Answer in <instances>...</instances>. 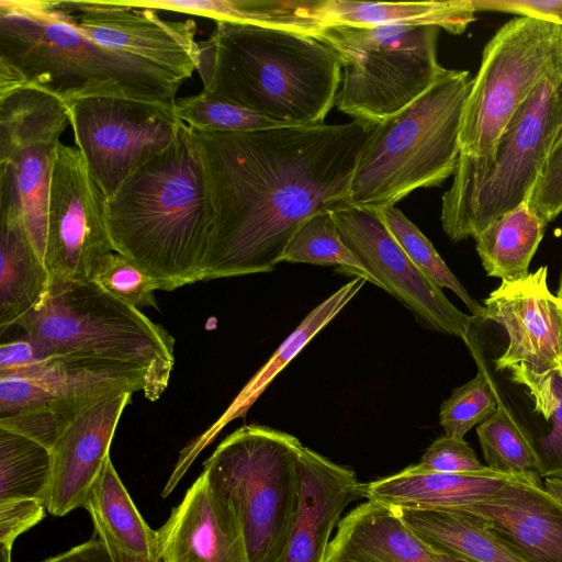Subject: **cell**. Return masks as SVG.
Segmentation results:
<instances>
[{"label":"cell","instance_id":"obj_1","mask_svg":"<svg viewBox=\"0 0 562 562\" xmlns=\"http://www.w3.org/2000/svg\"><path fill=\"white\" fill-rule=\"evenodd\" d=\"M374 126L192 130L214 213L202 281L272 271L310 216L347 204Z\"/></svg>","mask_w":562,"mask_h":562},{"label":"cell","instance_id":"obj_2","mask_svg":"<svg viewBox=\"0 0 562 562\" xmlns=\"http://www.w3.org/2000/svg\"><path fill=\"white\" fill-rule=\"evenodd\" d=\"M188 76L104 47L54 0H0V93L42 89L67 105L123 98L173 111Z\"/></svg>","mask_w":562,"mask_h":562},{"label":"cell","instance_id":"obj_3","mask_svg":"<svg viewBox=\"0 0 562 562\" xmlns=\"http://www.w3.org/2000/svg\"><path fill=\"white\" fill-rule=\"evenodd\" d=\"M115 252L155 277L162 291L202 281L214 225L204 170L192 130L140 166L108 199Z\"/></svg>","mask_w":562,"mask_h":562},{"label":"cell","instance_id":"obj_4","mask_svg":"<svg viewBox=\"0 0 562 562\" xmlns=\"http://www.w3.org/2000/svg\"><path fill=\"white\" fill-rule=\"evenodd\" d=\"M203 91L288 126L325 124L336 105L341 66L313 36L216 22L199 42Z\"/></svg>","mask_w":562,"mask_h":562},{"label":"cell","instance_id":"obj_5","mask_svg":"<svg viewBox=\"0 0 562 562\" xmlns=\"http://www.w3.org/2000/svg\"><path fill=\"white\" fill-rule=\"evenodd\" d=\"M472 78L447 69L407 106L372 130L358 160L348 205L394 206L416 189L453 176L460 127Z\"/></svg>","mask_w":562,"mask_h":562},{"label":"cell","instance_id":"obj_6","mask_svg":"<svg viewBox=\"0 0 562 562\" xmlns=\"http://www.w3.org/2000/svg\"><path fill=\"white\" fill-rule=\"evenodd\" d=\"M15 328L38 346L45 359H98L145 370L143 393L149 401L158 400L168 386L175 338L93 281L50 283L43 304Z\"/></svg>","mask_w":562,"mask_h":562},{"label":"cell","instance_id":"obj_7","mask_svg":"<svg viewBox=\"0 0 562 562\" xmlns=\"http://www.w3.org/2000/svg\"><path fill=\"white\" fill-rule=\"evenodd\" d=\"M562 127V78L541 82L507 125L492 160L459 156L441 198V225L452 241L475 237L525 202Z\"/></svg>","mask_w":562,"mask_h":562},{"label":"cell","instance_id":"obj_8","mask_svg":"<svg viewBox=\"0 0 562 562\" xmlns=\"http://www.w3.org/2000/svg\"><path fill=\"white\" fill-rule=\"evenodd\" d=\"M304 446L286 432L243 426L204 462L209 483L233 507L249 562H276L295 522Z\"/></svg>","mask_w":562,"mask_h":562},{"label":"cell","instance_id":"obj_9","mask_svg":"<svg viewBox=\"0 0 562 562\" xmlns=\"http://www.w3.org/2000/svg\"><path fill=\"white\" fill-rule=\"evenodd\" d=\"M434 25H327L315 38L339 58L337 109L378 125L397 113L442 74Z\"/></svg>","mask_w":562,"mask_h":562},{"label":"cell","instance_id":"obj_10","mask_svg":"<svg viewBox=\"0 0 562 562\" xmlns=\"http://www.w3.org/2000/svg\"><path fill=\"white\" fill-rule=\"evenodd\" d=\"M562 78V26L518 15L485 44L465 100L460 156L486 162L516 112L546 80Z\"/></svg>","mask_w":562,"mask_h":562},{"label":"cell","instance_id":"obj_11","mask_svg":"<svg viewBox=\"0 0 562 562\" xmlns=\"http://www.w3.org/2000/svg\"><path fill=\"white\" fill-rule=\"evenodd\" d=\"M68 124V105L42 89L0 93V212L22 218L42 260L55 153Z\"/></svg>","mask_w":562,"mask_h":562},{"label":"cell","instance_id":"obj_12","mask_svg":"<svg viewBox=\"0 0 562 562\" xmlns=\"http://www.w3.org/2000/svg\"><path fill=\"white\" fill-rule=\"evenodd\" d=\"M108 198L75 146L58 144L47 200L43 261L50 283L88 282L114 252Z\"/></svg>","mask_w":562,"mask_h":562},{"label":"cell","instance_id":"obj_13","mask_svg":"<svg viewBox=\"0 0 562 562\" xmlns=\"http://www.w3.org/2000/svg\"><path fill=\"white\" fill-rule=\"evenodd\" d=\"M68 108L76 147L108 199L168 148L182 124L171 110L123 98H88Z\"/></svg>","mask_w":562,"mask_h":562},{"label":"cell","instance_id":"obj_14","mask_svg":"<svg viewBox=\"0 0 562 562\" xmlns=\"http://www.w3.org/2000/svg\"><path fill=\"white\" fill-rule=\"evenodd\" d=\"M330 213L342 241L375 285L404 304L423 326L464 340L473 316L457 308L414 265L374 211L345 204Z\"/></svg>","mask_w":562,"mask_h":562},{"label":"cell","instance_id":"obj_15","mask_svg":"<svg viewBox=\"0 0 562 562\" xmlns=\"http://www.w3.org/2000/svg\"><path fill=\"white\" fill-rule=\"evenodd\" d=\"M60 7L89 38L184 74L189 78L199 63L196 24L192 19L168 21L157 11L122 1L61 0Z\"/></svg>","mask_w":562,"mask_h":562},{"label":"cell","instance_id":"obj_16","mask_svg":"<svg viewBox=\"0 0 562 562\" xmlns=\"http://www.w3.org/2000/svg\"><path fill=\"white\" fill-rule=\"evenodd\" d=\"M548 267L526 278L502 281L484 301L480 323L501 325L508 344L495 360L497 371L518 364L536 370L562 371L561 300L548 286Z\"/></svg>","mask_w":562,"mask_h":562},{"label":"cell","instance_id":"obj_17","mask_svg":"<svg viewBox=\"0 0 562 562\" xmlns=\"http://www.w3.org/2000/svg\"><path fill=\"white\" fill-rule=\"evenodd\" d=\"M146 386L145 370L117 362L50 357L24 369L0 374V418L52 404L135 393Z\"/></svg>","mask_w":562,"mask_h":562},{"label":"cell","instance_id":"obj_18","mask_svg":"<svg viewBox=\"0 0 562 562\" xmlns=\"http://www.w3.org/2000/svg\"><path fill=\"white\" fill-rule=\"evenodd\" d=\"M131 392L106 394L63 432L53 447V475L47 512L61 517L79 507L110 459V447Z\"/></svg>","mask_w":562,"mask_h":562},{"label":"cell","instance_id":"obj_19","mask_svg":"<svg viewBox=\"0 0 562 562\" xmlns=\"http://www.w3.org/2000/svg\"><path fill=\"white\" fill-rule=\"evenodd\" d=\"M156 536L157 562H249L233 507L203 472Z\"/></svg>","mask_w":562,"mask_h":562},{"label":"cell","instance_id":"obj_20","mask_svg":"<svg viewBox=\"0 0 562 562\" xmlns=\"http://www.w3.org/2000/svg\"><path fill=\"white\" fill-rule=\"evenodd\" d=\"M461 510L474 513L526 562H562V503L537 474L518 475Z\"/></svg>","mask_w":562,"mask_h":562},{"label":"cell","instance_id":"obj_21","mask_svg":"<svg viewBox=\"0 0 562 562\" xmlns=\"http://www.w3.org/2000/svg\"><path fill=\"white\" fill-rule=\"evenodd\" d=\"M301 498L285 547L276 562H323L330 536L352 502L364 498L356 473L304 447L300 456Z\"/></svg>","mask_w":562,"mask_h":562},{"label":"cell","instance_id":"obj_22","mask_svg":"<svg viewBox=\"0 0 562 562\" xmlns=\"http://www.w3.org/2000/svg\"><path fill=\"white\" fill-rule=\"evenodd\" d=\"M323 562H441L390 507L368 501L338 524Z\"/></svg>","mask_w":562,"mask_h":562},{"label":"cell","instance_id":"obj_23","mask_svg":"<svg viewBox=\"0 0 562 562\" xmlns=\"http://www.w3.org/2000/svg\"><path fill=\"white\" fill-rule=\"evenodd\" d=\"M518 475L487 468L473 473L419 472L411 465L363 483L364 498L393 509H464L493 495Z\"/></svg>","mask_w":562,"mask_h":562},{"label":"cell","instance_id":"obj_24","mask_svg":"<svg viewBox=\"0 0 562 562\" xmlns=\"http://www.w3.org/2000/svg\"><path fill=\"white\" fill-rule=\"evenodd\" d=\"M83 508L112 562H157V536L137 510L111 459Z\"/></svg>","mask_w":562,"mask_h":562},{"label":"cell","instance_id":"obj_25","mask_svg":"<svg viewBox=\"0 0 562 562\" xmlns=\"http://www.w3.org/2000/svg\"><path fill=\"white\" fill-rule=\"evenodd\" d=\"M49 273L22 218L0 215V333L19 325L45 301Z\"/></svg>","mask_w":562,"mask_h":562},{"label":"cell","instance_id":"obj_26","mask_svg":"<svg viewBox=\"0 0 562 562\" xmlns=\"http://www.w3.org/2000/svg\"><path fill=\"white\" fill-rule=\"evenodd\" d=\"M126 3L313 37L327 26L319 15L321 0H128Z\"/></svg>","mask_w":562,"mask_h":562},{"label":"cell","instance_id":"obj_27","mask_svg":"<svg viewBox=\"0 0 562 562\" xmlns=\"http://www.w3.org/2000/svg\"><path fill=\"white\" fill-rule=\"evenodd\" d=\"M393 509V508H392ZM434 551L471 562H526L483 517L461 509H394Z\"/></svg>","mask_w":562,"mask_h":562},{"label":"cell","instance_id":"obj_28","mask_svg":"<svg viewBox=\"0 0 562 562\" xmlns=\"http://www.w3.org/2000/svg\"><path fill=\"white\" fill-rule=\"evenodd\" d=\"M473 0L368 2L321 0L319 15L327 25H434L461 34L474 22Z\"/></svg>","mask_w":562,"mask_h":562},{"label":"cell","instance_id":"obj_29","mask_svg":"<svg viewBox=\"0 0 562 562\" xmlns=\"http://www.w3.org/2000/svg\"><path fill=\"white\" fill-rule=\"evenodd\" d=\"M547 225L527 201L491 223L474 237L486 274L502 281L526 278Z\"/></svg>","mask_w":562,"mask_h":562},{"label":"cell","instance_id":"obj_30","mask_svg":"<svg viewBox=\"0 0 562 562\" xmlns=\"http://www.w3.org/2000/svg\"><path fill=\"white\" fill-rule=\"evenodd\" d=\"M366 282L368 280L364 277L355 276L352 280L340 286L312 310L241 391L233 404V408L228 412L229 417H236L247 411L280 371L318 331L330 323L357 295Z\"/></svg>","mask_w":562,"mask_h":562},{"label":"cell","instance_id":"obj_31","mask_svg":"<svg viewBox=\"0 0 562 562\" xmlns=\"http://www.w3.org/2000/svg\"><path fill=\"white\" fill-rule=\"evenodd\" d=\"M52 475L53 454L48 448L0 427V502L36 499L46 504Z\"/></svg>","mask_w":562,"mask_h":562},{"label":"cell","instance_id":"obj_32","mask_svg":"<svg viewBox=\"0 0 562 562\" xmlns=\"http://www.w3.org/2000/svg\"><path fill=\"white\" fill-rule=\"evenodd\" d=\"M497 407L476 426L486 467L512 475L539 474V457L533 436L517 419L496 390Z\"/></svg>","mask_w":562,"mask_h":562},{"label":"cell","instance_id":"obj_33","mask_svg":"<svg viewBox=\"0 0 562 562\" xmlns=\"http://www.w3.org/2000/svg\"><path fill=\"white\" fill-rule=\"evenodd\" d=\"M512 381L527 389L536 413L551 423L550 431L533 437L542 479H562V371H536L525 364L509 369Z\"/></svg>","mask_w":562,"mask_h":562},{"label":"cell","instance_id":"obj_34","mask_svg":"<svg viewBox=\"0 0 562 562\" xmlns=\"http://www.w3.org/2000/svg\"><path fill=\"white\" fill-rule=\"evenodd\" d=\"M477 338L472 324L463 341L477 364L476 375L454 389L440 405L439 424L447 436L464 438L471 428L487 419L497 407V386L487 370Z\"/></svg>","mask_w":562,"mask_h":562},{"label":"cell","instance_id":"obj_35","mask_svg":"<svg viewBox=\"0 0 562 562\" xmlns=\"http://www.w3.org/2000/svg\"><path fill=\"white\" fill-rule=\"evenodd\" d=\"M281 262L337 266L374 284L364 265L342 241L329 209L313 214L300 226Z\"/></svg>","mask_w":562,"mask_h":562},{"label":"cell","instance_id":"obj_36","mask_svg":"<svg viewBox=\"0 0 562 562\" xmlns=\"http://www.w3.org/2000/svg\"><path fill=\"white\" fill-rule=\"evenodd\" d=\"M372 211L384 223L414 265L438 286L447 288L457 294L472 313L473 322L479 324L483 316L484 306L471 297L437 252L431 241L418 227L395 206Z\"/></svg>","mask_w":562,"mask_h":562},{"label":"cell","instance_id":"obj_37","mask_svg":"<svg viewBox=\"0 0 562 562\" xmlns=\"http://www.w3.org/2000/svg\"><path fill=\"white\" fill-rule=\"evenodd\" d=\"M177 119L199 132L233 133L288 126L206 91L177 98Z\"/></svg>","mask_w":562,"mask_h":562},{"label":"cell","instance_id":"obj_38","mask_svg":"<svg viewBox=\"0 0 562 562\" xmlns=\"http://www.w3.org/2000/svg\"><path fill=\"white\" fill-rule=\"evenodd\" d=\"M92 281L131 306L158 308L154 294L162 291L160 282L119 252L104 260Z\"/></svg>","mask_w":562,"mask_h":562},{"label":"cell","instance_id":"obj_39","mask_svg":"<svg viewBox=\"0 0 562 562\" xmlns=\"http://www.w3.org/2000/svg\"><path fill=\"white\" fill-rule=\"evenodd\" d=\"M419 472L473 473L487 469L464 438L443 435L434 440L420 460L411 465Z\"/></svg>","mask_w":562,"mask_h":562},{"label":"cell","instance_id":"obj_40","mask_svg":"<svg viewBox=\"0 0 562 562\" xmlns=\"http://www.w3.org/2000/svg\"><path fill=\"white\" fill-rule=\"evenodd\" d=\"M526 201L547 224L562 212V143L551 151Z\"/></svg>","mask_w":562,"mask_h":562},{"label":"cell","instance_id":"obj_41","mask_svg":"<svg viewBox=\"0 0 562 562\" xmlns=\"http://www.w3.org/2000/svg\"><path fill=\"white\" fill-rule=\"evenodd\" d=\"M46 506L36 499L0 502V544L12 548L14 540L45 518Z\"/></svg>","mask_w":562,"mask_h":562},{"label":"cell","instance_id":"obj_42","mask_svg":"<svg viewBox=\"0 0 562 562\" xmlns=\"http://www.w3.org/2000/svg\"><path fill=\"white\" fill-rule=\"evenodd\" d=\"M476 11L515 13L562 26V0H473Z\"/></svg>","mask_w":562,"mask_h":562},{"label":"cell","instance_id":"obj_43","mask_svg":"<svg viewBox=\"0 0 562 562\" xmlns=\"http://www.w3.org/2000/svg\"><path fill=\"white\" fill-rule=\"evenodd\" d=\"M44 359L45 357L38 346L20 329L15 335H10L7 339L2 338L0 345V374L24 369Z\"/></svg>","mask_w":562,"mask_h":562},{"label":"cell","instance_id":"obj_44","mask_svg":"<svg viewBox=\"0 0 562 562\" xmlns=\"http://www.w3.org/2000/svg\"><path fill=\"white\" fill-rule=\"evenodd\" d=\"M41 562H112L100 539H91Z\"/></svg>","mask_w":562,"mask_h":562},{"label":"cell","instance_id":"obj_45","mask_svg":"<svg viewBox=\"0 0 562 562\" xmlns=\"http://www.w3.org/2000/svg\"><path fill=\"white\" fill-rule=\"evenodd\" d=\"M543 485L548 492L562 503V479L547 477Z\"/></svg>","mask_w":562,"mask_h":562},{"label":"cell","instance_id":"obj_46","mask_svg":"<svg viewBox=\"0 0 562 562\" xmlns=\"http://www.w3.org/2000/svg\"><path fill=\"white\" fill-rule=\"evenodd\" d=\"M436 553L438 554L441 562H471L469 560H465V559H462L459 557L442 554V553H438V552H436Z\"/></svg>","mask_w":562,"mask_h":562},{"label":"cell","instance_id":"obj_47","mask_svg":"<svg viewBox=\"0 0 562 562\" xmlns=\"http://www.w3.org/2000/svg\"><path fill=\"white\" fill-rule=\"evenodd\" d=\"M11 550L10 547H1V562H11Z\"/></svg>","mask_w":562,"mask_h":562},{"label":"cell","instance_id":"obj_48","mask_svg":"<svg viewBox=\"0 0 562 562\" xmlns=\"http://www.w3.org/2000/svg\"><path fill=\"white\" fill-rule=\"evenodd\" d=\"M562 143V127L560 128L559 133H558V136H557V139L554 142V145H553V149ZM552 149V150H553Z\"/></svg>","mask_w":562,"mask_h":562},{"label":"cell","instance_id":"obj_49","mask_svg":"<svg viewBox=\"0 0 562 562\" xmlns=\"http://www.w3.org/2000/svg\"><path fill=\"white\" fill-rule=\"evenodd\" d=\"M557 296L562 300V273H561V278H560V282H559V286H558V291H557Z\"/></svg>","mask_w":562,"mask_h":562},{"label":"cell","instance_id":"obj_50","mask_svg":"<svg viewBox=\"0 0 562 562\" xmlns=\"http://www.w3.org/2000/svg\"><path fill=\"white\" fill-rule=\"evenodd\" d=\"M561 310H562V300H561Z\"/></svg>","mask_w":562,"mask_h":562}]
</instances>
